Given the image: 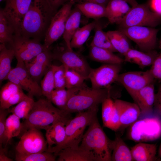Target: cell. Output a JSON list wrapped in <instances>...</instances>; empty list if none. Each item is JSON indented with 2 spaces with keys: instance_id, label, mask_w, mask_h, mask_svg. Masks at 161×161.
Returning <instances> with one entry per match:
<instances>
[{
  "instance_id": "1",
  "label": "cell",
  "mask_w": 161,
  "mask_h": 161,
  "mask_svg": "<svg viewBox=\"0 0 161 161\" xmlns=\"http://www.w3.org/2000/svg\"><path fill=\"white\" fill-rule=\"evenodd\" d=\"M57 12L45 0H33L21 22L18 35L40 40L45 37L52 19Z\"/></svg>"
},
{
  "instance_id": "2",
  "label": "cell",
  "mask_w": 161,
  "mask_h": 161,
  "mask_svg": "<svg viewBox=\"0 0 161 161\" xmlns=\"http://www.w3.org/2000/svg\"><path fill=\"white\" fill-rule=\"evenodd\" d=\"M70 114L54 106L51 101L40 98L35 102L27 117L22 122L20 137L28 129L34 128L46 130L53 123L62 121L66 123L71 118Z\"/></svg>"
},
{
  "instance_id": "3",
  "label": "cell",
  "mask_w": 161,
  "mask_h": 161,
  "mask_svg": "<svg viewBox=\"0 0 161 161\" xmlns=\"http://www.w3.org/2000/svg\"><path fill=\"white\" fill-rule=\"evenodd\" d=\"M94 161H111L112 140L106 135L96 117L89 125L79 145Z\"/></svg>"
},
{
  "instance_id": "4",
  "label": "cell",
  "mask_w": 161,
  "mask_h": 161,
  "mask_svg": "<svg viewBox=\"0 0 161 161\" xmlns=\"http://www.w3.org/2000/svg\"><path fill=\"white\" fill-rule=\"evenodd\" d=\"M113 95L111 87L96 89L89 87L85 83L76 90L69 97L64 111L71 114L85 111L98 105Z\"/></svg>"
},
{
  "instance_id": "5",
  "label": "cell",
  "mask_w": 161,
  "mask_h": 161,
  "mask_svg": "<svg viewBox=\"0 0 161 161\" xmlns=\"http://www.w3.org/2000/svg\"><path fill=\"white\" fill-rule=\"evenodd\" d=\"M98 109L97 107L77 113L76 116L69 119L66 124L65 138L63 143L59 145L48 148L47 151L55 154L67 147H78L85 129L97 117Z\"/></svg>"
},
{
  "instance_id": "6",
  "label": "cell",
  "mask_w": 161,
  "mask_h": 161,
  "mask_svg": "<svg viewBox=\"0 0 161 161\" xmlns=\"http://www.w3.org/2000/svg\"><path fill=\"white\" fill-rule=\"evenodd\" d=\"M129 139L136 142L155 140L161 137V117L156 114L137 120L130 126Z\"/></svg>"
},
{
  "instance_id": "7",
  "label": "cell",
  "mask_w": 161,
  "mask_h": 161,
  "mask_svg": "<svg viewBox=\"0 0 161 161\" xmlns=\"http://www.w3.org/2000/svg\"><path fill=\"white\" fill-rule=\"evenodd\" d=\"M161 21V17L152 10L148 4H137L131 7L128 13L117 24L119 28L133 26L155 27Z\"/></svg>"
},
{
  "instance_id": "8",
  "label": "cell",
  "mask_w": 161,
  "mask_h": 161,
  "mask_svg": "<svg viewBox=\"0 0 161 161\" xmlns=\"http://www.w3.org/2000/svg\"><path fill=\"white\" fill-rule=\"evenodd\" d=\"M119 30L135 42L141 51L154 50L157 45V35L159 29L146 26H133L119 28Z\"/></svg>"
},
{
  "instance_id": "9",
  "label": "cell",
  "mask_w": 161,
  "mask_h": 161,
  "mask_svg": "<svg viewBox=\"0 0 161 161\" xmlns=\"http://www.w3.org/2000/svg\"><path fill=\"white\" fill-rule=\"evenodd\" d=\"M53 59L59 61L62 64L78 72L86 79L91 68L84 57L80 54L65 46H58L52 51Z\"/></svg>"
},
{
  "instance_id": "10",
  "label": "cell",
  "mask_w": 161,
  "mask_h": 161,
  "mask_svg": "<svg viewBox=\"0 0 161 161\" xmlns=\"http://www.w3.org/2000/svg\"><path fill=\"white\" fill-rule=\"evenodd\" d=\"M75 2L73 0L69 1L62 6L54 14L46 33L44 45L46 49L63 35L67 18Z\"/></svg>"
},
{
  "instance_id": "11",
  "label": "cell",
  "mask_w": 161,
  "mask_h": 161,
  "mask_svg": "<svg viewBox=\"0 0 161 161\" xmlns=\"http://www.w3.org/2000/svg\"><path fill=\"white\" fill-rule=\"evenodd\" d=\"M9 45L14 49L17 62L29 61L46 49L40 40L14 35Z\"/></svg>"
},
{
  "instance_id": "12",
  "label": "cell",
  "mask_w": 161,
  "mask_h": 161,
  "mask_svg": "<svg viewBox=\"0 0 161 161\" xmlns=\"http://www.w3.org/2000/svg\"><path fill=\"white\" fill-rule=\"evenodd\" d=\"M26 91L28 95L40 97L42 95L41 86L31 77L24 62H17L16 67L12 69L6 78Z\"/></svg>"
},
{
  "instance_id": "13",
  "label": "cell",
  "mask_w": 161,
  "mask_h": 161,
  "mask_svg": "<svg viewBox=\"0 0 161 161\" xmlns=\"http://www.w3.org/2000/svg\"><path fill=\"white\" fill-rule=\"evenodd\" d=\"M154 79L149 69L119 74L116 82L122 85L133 98L140 89L153 83Z\"/></svg>"
},
{
  "instance_id": "14",
  "label": "cell",
  "mask_w": 161,
  "mask_h": 161,
  "mask_svg": "<svg viewBox=\"0 0 161 161\" xmlns=\"http://www.w3.org/2000/svg\"><path fill=\"white\" fill-rule=\"evenodd\" d=\"M121 64H104L95 69L91 68L88 76L92 87L96 89L106 88L116 82L120 74Z\"/></svg>"
},
{
  "instance_id": "15",
  "label": "cell",
  "mask_w": 161,
  "mask_h": 161,
  "mask_svg": "<svg viewBox=\"0 0 161 161\" xmlns=\"http://www.w3.org/2000/svg\"><path fill=\"white\" fill-rule=\"evenodd\" d=\"M20 137L15 148L17 152L27 154L42 152L47 150L46 140L39 129H30Z\"/></svg>"
},
{
  "instance_id": "16",
  "label": "cell",
  "mask_w": 161,
  "mask_h": 161,
  "mask_svg": "<svg viewBox=\"0 0 161 161\" xmlns=\"http://www.w3.org/2000/svg\"><path fill=\"white\" fill-rule=\"evenodd\" d=\"M33 0H6L5 7L1 9L13 28L15 35H18L21 22Z\"/></svg>"
},
{
  "instance_id": "17",
  "label": "cell",
  "mask_w": 161,
  "mask_h": 161,
  "mask_svg": "<svg viewBox=\"0 0 161 161\" xmlns=\"http://www.w3.org/2000/svg\"><path fill=\"white\" fill-rule=\"evenodd\" d=\"M52 59L50 47L39 54L31 60L24 63L31 77L38 83L52 64Z\"/></svg>"
},
{
  "instance_id": "18",
  "label": "cell",
  "mask_w": 161,
  "mask_h": 161,
  "mask_svg": "<svg viewBox=\"0 0 161 161\" xmlns=\"http://www.w3.org/2000/svg\"><path fill=\"white\" fill-rule=\"evenodd\" d=\"M115 106L119 114L120 129H125L137 121L140 116V109L135 103L116 99L114 101Z\"/></svg>"
},
{
  "instance_id": "19",
  "label": "cell",
  "mask_w": 161,
  "mask_h": 161,
  "mask_svg": "<svg viewBox=\"0 0 161 161\" xmlns=\"http://www.w3.org/2000/svg\"><path fill=\"white\" fill-rule=\"evenodd\" d=\"M155 96L153 83L143 88L136 93L133 99L140 109V116H147L152 114L154 111Z\"/></svg>"
},
{
  "instance_id": "20",
  "label": "cell",
  "mask_w": 161,
  "mask_h": 161,
  "mask_svg": "<svg viewBox=\"0 0 161 161\" xmlns=\"http://www.w3.org/2000/svg\"><path fill=\"white\" fill-rule=\"evenodd\" d=\"M124 0H110L106 6V17L109 22L117 24L130 10Z\"/></svg>"
},
{
  "instance_id": "21",
  "label": "cell",
  "mask_w": 161,
  "mask_h": 161,
  "mask_svg": "<svg viewBox=\"0 0 161 161\" xmlns=\"http://www.w3.org/2000/svg\"><path fill=\"white\" fill-rule=\"evenodd\" d=\"M159 54L154 50L144 52L131 48L123 55L124 61L134 64L140 68L151 66Z\"/></svg>"
},
{
  "instance_id": "22",
  "label": "cell",
  "mask_w": 161,
  "mask_h": 161,
  "mask_svg": "<svg viewBox=\"0 0 161 161\" xmlns=\"http://www.w3.org/2000/svg\"><path fill=\"white\" fill-rule=\"evenodd\" d=\"M131 150L134 161H154L158 160L156 156V144L139 142Z\"/></svg>"
},
{
  "instance_id": "23",
  "label": "cell",
  "mask_w": 161,
  "mask_h": 161,
  "mask_svg": "<svg viewBox=\"0 0 161 161\" xmlns=\"http://www.w3.org/2000/svg\"><path fill=\"white\" fill-rule=\"evenodd\" d=\"M66 124L62 121H58L52 123L45 130L48 148L59 145L64 141Z\"/></svg>"
},
{
  "instance_id": "24",
  "label": "cell",
  "mask_w": 161,
  "mask_h": 161,
  "mask_svg": "<svg viewBox=\"0 0 161 161\" xmlns=\"http://www.w3.org/2000/svg\"><path fill=\"white\" fill-rule=\"evenodd\" d=\"M82 13L76 6L72 9L66 21L64 33L63 35L65 43L70 49V42L73 35L79 28Z\"/></svg>"
},
{
  "instance_id": "25",
  "label": "cell",
  "mask_w": 161,
  "mask_h": 161,
  "mask_svg": "<svg viewBox=\"0 0 161 161\" xmlns=\"http://www.w3.org/2000/svg\"><path fill=\"white\" fill-rule=\"evenodd\" d=\"M89 56L92 60L104 64H121L124 60L106 49L90 45Z\"/></svg>"
},
{
  "instance_id": "26",
  "label": "cell",
  "mask_w": 161,
  "mask_h": 161,
  "mask_svg": "<svg viewBox=\"0 0 161 161\" xmlns=\"http://www.w3.org/2000/svg\"><path fill=\"white\" fill-rule=\"evenodd\" d=\"M15 56L13 48L10 47L7 48L6 44H0V83L6 80L9 73L12 69V60Z\"/></svg>"
},
{
  "instance_id": "27",
  "label": "cell",
  "mask_w": 161,
  "mask_h": 161,
  "mask_svg": "<svg viewBox=\"0 0 161 161\" xmlns=\"http://www.w3.org/2000/svg\"><path fill=\"white\" fill-rule=\"evenodd\" d=\"M58 161H94L89 154L80 147H67L55 154Z\"/></svg>"
},
{
  "instance_id": "28",
  "label": "cell",
  "mask_w": 161,
  "mask_h": 161,
  "mask_svg": "<svg viewBox=\"0 0 161 161\" xmlns=\"http://www.w3.org/2000/svg\"><path fill=\"white\" fill-rule=\"evenodd\" d=\"M134 161L131 150L123 140L116 135L112 140V152L111 161Z\"/></svg>"
},
{
  "instance_id": "29",
  "label": "cell",
  "mask_w": 161,
  "mask_h": 161,
  "mask_svg": "<svg viewBox=\"0 0 161 161\" xmlns=\"http://www.w3.org/2000/svg\"><path fill=\"white\" fill-rule=\"evenodd\" d=\"M86 17L98 20L106 17V7L94 3L77 4L76 6Z\"/></svg>"
},
{
  "instance_id": "30",
  "label": "cell",
  "mask_w": 161,
  "mask_h": 161,
  "mask_svg": "<svg viewBox=\"0 0 161 161\" xmlns=\"http://www.w3.org/2000/svg\"><path fill=\"white\" fill-rule=\"evenodd\" d=\"M111 42L117 52L124 55L131 48L126 35L119 30L106 32Z\"/></svg>"
},
{
  "instance_id": "31",
  "label": "cell",
  "mask_w": 161,
  "mask_h": 161,
  "mask_svg": "<svg viewBox=\"0 0 161 161\" xmlns=\"http://www.w3.org/2000/svg\"><path fill=\"white\" fill-rule=\"evenodd\" d=\"M95 33L90 45L108 50L113 52H117L112 46L106 32L102 30L101 24L96 20L94 29Z\"/></svg>"
},
{
  "instance_id": "32",
  "label": "cell",
  "mask_w": 161,
  "mask_h": 161,
  "mask_svg": "<svg viewBox=\"0 0 161 161\" xmlns=\"http://www.w3.org/2000/svg\"><path fill=\"white\" fill-rule=\"evenodd\" d=\"M96 20L81 28H79L73 35L70 42V47L73 48L81 47L86 41L92 30L94 29Z\"/></svg>"
},
{
  "instance_id": "33",
  "label": "cell",
  "mask_w": 161,
  "mask_h": 161,
  "mask_svg": "<svg viewBox=\"0 0 161 161\" xmlns=\"http://www.w3.org/2000/svg\"><path fill=\"white\" fill-rule=\"evenodd\" d=\"M33 97L28 95L23 100L14 107L8 109L9 112L13 114L20 119H25L31 110L34 103Z\"/></svg>"
},
{
  "instance_id": "34",
  "label": "cell",
  "mask_w": 161,
  "mask_h": 161,
  "mask_svg": "<svg viewBox=\"0 0 161 161\" xmlns=\"http://www.w3.org/2000/svg\"><path fill=\"white\" fill-rule=\"evenodd\" d=\"M14 30L1 10L0 11V42L11 43L15 35Z\"/></svg>"
},
{
  "instance_id": "35",
  "label": "cell",
  "mask_w": 161,
  "mask_h": 161,
  "mask_svg": "<svg viewBox=\"0 0 161 161\" xmlns=\"http://www.w3.org/2000/svg\"><path fill=\"white\" fill-rule=\"evenodd\" d=\"M20 119L13 114L7 117L6 122V131L7 144L12 138L19 136L22 126Z\"/></svg>"
},
{
  "instance_id": "36",
  "label": "cell",
  "mask_w": 161,
  "mask_h": 161,
  "mask_svg": "<svg viewBox=\"0 0 161 161\" xmlns=\"http://www.w3.org/2000/svg\"><path fill=\"white\" fill-rule=\"evenodd\" d=\"M56 156L47 151L27 154L16 152L15 160L16 161H55Z\"/></svg>"
},
{
  "instance_id": "37",
  "label": "cell",
  "mask_w": 161,
  "mask_h": 161,
  "mask_svg": "<svg viewBox=\"0 0 161 161\" xmlns=\"http://www.w3.org/2000/svg\"><path fill=\"white\" fill-rule=\"evenodd\" d=\"M65 68L66 88L70 89L80 87L86 79L77 72L64 65Z\"/></svg>"
},
{
  "instance_id": "38",
  "label": "cell",
  "mask_w": 161,
  "mask_h": 161,
  "mask_svg": "<svg viewBox=\"0 0 161 161\" xmlns=\"http://www.w3.org/2000/svg\"><path fill=\"white\" fill-rule=\"evenodd\" d=\"M70 95L69 89H55L51 93L50 100L58 108L64 110Z\"/></svg>"
},
{
  "instance_id": "39",
  "label": "cell",
  "mask_w": 161,
  "mask_h": 161,
  "mask_svg": "<svg viewBox=\"0 0 161 161\" xmlns=\"http://www.w3.org/2000/svg\"><path fill=\"white\" fill-rule=\"evenodd\" d=\"M23 89L18 85L8 81L1 87L0 92V108L16 94Z\"/></svg>"
},
{
  "instance_id": "40",
  "label": "cell",
  "mask_w": 161,
  "mask_h": 161,
  "mask_svg": "<svg viewBox=\"0 0 161 161\" xmlns=\"http://www.w3.org/2000/svg\"><path fill=\"white\" fill-rule=\"evenodd\" d=\"M42 95L50 100L51 93L55 89L53 71L51 65L47 70L41 82Z\"/></svg>"
},
{
  "instance_id": "41",
  "label": "cell",
  "mask_w": 161,
  "mask_h": 161,
  "mask_svg": "<svg viewBox=\"0 0 161 161\" xmlns=\"http://www.w3.org/2000/svg\"><path fill=\"white\" fill-rule=\"evenodd\" d=\"M55 85V89L66 88L65 68L62 64L57 66L51 65Z\"/></svg>"
},
{
  "instance_id": "42",
  "label": "cell",
  "mask_w": 161,
  "mask_h": 161,
  "mask_svg": "<svg viewBox=\"0 0 161 161\" xmlns=\"http://www.w3.org/2000/svg\"><path fill=\"white\" fill-rule=\"evenodd\" d=\"M114 106L111 98L105 100L102 103V117L103 126L108 128Z\"/></svg>"
},
{
  "instance_id": "43",
  "label": "cell",
  "mask_w": 161,
  "mask_h": 161,
  "mask_svg": "<svg viewBox=\"0 0 161 161\" xmlns=\"http://www.w3.org/2000/svg\"><path fill=\"white\" fill-rule=\"evenodd\" d=\"M9 113L8 109L0 108V145L7 144V139L6 131V122L7 116Z\"/></svg>"
},
{
  "instance_id": "44",
  "label": "cell",
  "mask_w": 161,
  "mask_h": 161,
  "mask_svg": "<svg viewBox=\"0 0 161 161\" xmlns=\"http://www.w3.org/2000/svg\"><path fill=\"white\" fill-rule=\"evenodd\" d=\"M120 122L119 114L114 103V107L108 128L116 131L120 129Z\"/></svg>"
},
{
  "instance_id": "45",
  "label": "cell",
  "mask_w": 161,
  "mask_h": 161,
  "mask_svg": "<svg viewBox=\"0 0 161 161\" xmlns=\"http://www.w3.org/2000/svg\"><path fill=\"white\" fill-rule=\"evenodd\" d=\"M149 70L155 79H161V53L157 56Z\"/></svg>"
},
{
  "instance_id": "46",
  "label": "cell",
  "mask_w": 161,
  "mask_h": 161,
  "mask_svg": "<svg viewBox=\"0 0 161 161\" xmlns=\"http://www.w3.org/2000/svg\"><path fill=\"white\" fill-rule=\"evenodd\" d=\"M154 111L156 114L161 117V85L155 94Z\"/></svg>"
},
{
  "instance_id": "47",
  "label": "cell",
  "mask_w": 161,
  "mask_h": 161,
  "mask_svg": "<svg viewBox=\"0 0 161 161\" xmlns=\"http://www.w3.org/2000/svg\"><path fill=\"white\" fill-rule=\"evenodd\" d=\"M71 0H45L49 6L53 10L57 11L58 9L61 6Z\"/></svg>"
},
{
  "instance_id": "48",
  "label": "cell",
  "mask_w": 161,
  "mask_h": 161,
  "mask_svg": "<svg viewBox=\"0 0 161 161\" xmlns=\"http://www.w3.org/2000/svg\"><path fill=\"white\" fill-rule=\"evenodd\" d=\"M150 4L152 11L161 17V0H151Z\"/></svg>"
},
{
  "instance_id": "49",
  "label": "cell",
  "mask_w": 161,
  "mask_h": 161,
  "mask_svg": "<svg viewBox=\"0 0 161 161\" xmlns=\"http://www.w3.org/2000/svg\"><path fill=\"white\" fill-rule=\"evenodd\" d=\"M75 3L80 4L86 2H92L98 4L105 7L110 0H73Z\"/></svg>"
},
{
  "instance_id": "50",
  "label": "cell",
  "mask_w": 161,
  "mask_h": 161,
  "mask_svg": "<svg viewBox=\"0 0 161 161\" xmlns=\"http://www.w3.org/2000/svg\"><path fill=\"white\" fill-rule=\"evenodd\" d=\"M13 160L8 157L5 154L2 145H0V161H12Z\"/></svg>"
},
{
  "instance_id": "51",
  "label": "cell",
  "mask_w": 161,
  "mask_h": 161,
  "mask_svg": "<svg viewBox=\"0 0 161 161\" xmlns=\"http://www.w3.org/2000/svg\"><path fill=\"white\" fill-rule=\"evenodd\" d=\"M127 3L130 4L131 7L134 6L138 4L135 0H124Z\"/></svg>"
},
{
  "instance_id": "52",
  "label": "cell",
  "mask_w": 161,
  "mask_h": 161,
  "mask_svg": "<svg viewBox=\"0 0 161 161\" xmlns=\"http://www.w3.org/2000/svg\"><path fill=\"white\" fill-rule=\"evenodd\" d=\"M158 152L159 157L161 158V142L159 148Z\"/></svg>"
},
{
  "instance_id": "53",
  "label": "cell",
  "mask_w": 161,
  "mask_h": 161,
  "mask_svg": "<svg viewBox=\"0 0 161 161\" xmlns=\"http://www.w3.org/2000/svg\"><path fill=\"white\" fill-rule=\"evenodd\" d=\"M3 0H0V1H3Z\"/></svg>"
}]
</instances>
